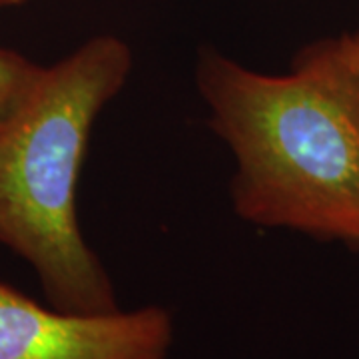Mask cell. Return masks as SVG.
<instances>
[{
  "label": "cell",
  "instance_id": "cell-1",
  "mask_svg": "<svg viewBox=\"0 0 359 359\" xmlns=\"http://www.w3.org/2000/svg\"><path fill=\"white\" fill-rule=\"evenodd\" d=\"M196 86L233 156L238 218L359 250V72L341 39L309 42L285 74L205 48Z\"/></svg>",
  "mask_w": 359,
  "mask_h": 359
},
{
  "label": "cell",
  "instance_id": "cell-2",
  "mask_svg": "<svg viewBox=\"0 0 359 359\" xmlns=\"http://www.w3.org/2000/svg\"><path fill=\"white\" fill-rule=\"evenodd\" d=\"M130 46L92 36L44 66L0 130V245L34 269L52 308L120 309L114 283L78 222V184L98 116L128 82Z\"/></svg>",
  "mask_w": 359,
  "mask_h": 359
},
{
  "label": "cell",
  "instance_id": "cell-3",
  "mask_svg": "<svg viewBox=\"0 0 359 359\" xmlns=\"http://www.w3.org/2000/svg\"><path fill=\"white\" fill-rule=\"evenodd\" d=\"M174 320L160 306L72 313L0 282V359H170Z\"/></svg>",
  "mask_w": 359,
  "mask_h": 359
},
{
  "label": "cell",
  "instance_id": "cell-4",
  "mask_svg": "<svg viewBox=\"0 0 359 359\" xmlns=\"http://www.w3.org/2000/svg\"><path fill=\"white\" fill-rule=\"evenodd\" d=\"M42 68L20 52L0 48V130L25 102Z\"/></svg>",
  "mask_w": 359,
  "mask_h": 359
},
{
  "label": "cell",
  "instance_id": "cell-5",
  "mask_svg": "<svg viewBox=\"0 0 359 359\" xmlns=\"http://www.w3.org/2000/svg\"><path fill=\"white\" fill-rule=\"evenodd\" d=\"M341 44H344V50H346L349 62L353 65V68L359 72V28L346 32V34H339Z\"/></svg>",
  "mask_w": 359,
  "mask_h": 359
},
{
  "label": "cell",
  "instance_id": "cell-6",
  "mask_svg": "<svg viewBox=\"0 0 359 359\" xmlns=\"http://www.w3.org/2000/svg\"><path fill=\"white\" fill-rule=\"evenodd\" d=\"M28 0H0V8H8V6H18V4H25Z\"/></svg>",
  "mask_w": 359,
  "mask_h": 359
}]
</instances>
